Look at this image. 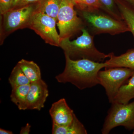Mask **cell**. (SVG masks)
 <instances>
[{"label":"cell","instance_id":"obj_1","mask_svg":"<svg viewBox=\"0 0 134 134\" xmlns=\"http://www.w3.org/2000/svg\"><path fill=\"white\" fill-rule=\"evenodd\" d=\"M66 65L64 71L55 77L59 82L70 83L81 90L91 88L99 84L98 74L105 68V62H98L87 59L74 60L65 55Z\"/></svg>","mask_w":134,"mask_h":134},{"label":"cell","instance_id":"obj_2","mask_svg":"<svg viewBox=\"0 0 134 134\" xmlns=\"http://www.w3.org/2000/svg\"><path fill=\"white\" fill-rule=\"evenodd\" d=\"M78 10L85 28L93 36L103 33L115 35L129 31L123 20L115 19L100 9Z\"/></svg>","mask_w":134,"mask_h":134},{"label":"cell","instance_id":"obj_3","mask_svg":"<svg viewBox=\"0 0 134 134\" xmlns=\"http://www.w3.org/2000/svg\"><path fill=\"white\" fill-rule=\"evenodd\" d=\"M81 31L82 35L73 41H70V38L61 41L60 47L64 51L65 55L72 60L87 59L98 62L109 58V54H105L96 48L93 41L94 36L86 28L82 29Z\"/></svg>","mask_w":134,"mask_h":134},{"label":"cell","instance_id":"obj_4","mask_svg":"<svg viewBox=\"0 0 134 134\" xmlns=\"http://www.w3.org/2000/svg\"><path fill=\"white\" fill-rule=\"evenodd\" d=\"M38 6L39 3L28 4L1 15V44L12 32L19 29L29 28L32 17L38 10Z\"/></svg>","mask_w":134,"mask_h":134},{"label":"cell","instance_id":"obj_5","mask_svg":"<svg viewBox=\"0 0 134 134\" xmlns=\"http://www.w3.org/2000/svg\"><path fill=\"white\" fill-rule=\"evenodd\" d=\"M75 6L71 0H62L57 21L60 41L65 39L70 38L85 28L83 21L77 16Z\"/></svg>","mask_w":134,"mask_h":134},{"label":"cell","instance_id":"obj_6","mask_svg":"<svg viewBox=\"0 0 134 134\" xmlns=\"http://www.w3.org/2000/svg\"><path fill=\"white\" fill-rule=\"evenodd\" d=\"M101 130L107 134L114 128L122 126L128 130L134 129V100L123 104L113 102Z\"/></svg>","mask_w":134,"mask_h":134},{"label":"cell","instance_id":"obj_7","mask_svg":"<svg viewBox=\"0 0 134 134\" xmlns=\"http://www.w3.org/2000/svg\"><path fill=\"white\" fill-rule=\"evenodd\" d=\"M134 74V70L123 67L106 68L98 72L99 84L105 89L110 103L113 102L120 88Z\"/></svg>","mask_w":134,"mask_h":134},{"label":"cell","instance_id":"obj_8","mask_svg":"<svg viewBox=\"0 0 134 134\" xmlns=\"http://www.w3.org/2000/svg\"><path fill=\"white\" fill-rule=\"evenodd\" d=\"M56 24L55 19L38 10L32 16L29 28L34 31L46 43L60 47V39L56 30Z\"/></svg>","mask_w":134,"mask_h":134},{"label":"cell","instance_id":"obj_9","mask_svg":"<svg viewBox=\"0 0 134 134\" xmlns=\"http://www.w3.org/2000/svg\"><path fill=\"white\" fill-rule=\"evenodd\" d=\"M48 96L47 85L43 80L31 82L27 98V109L40 111L44 107Z\"/></svg>","mask_w":134,"mask_h":134},{"label":"cell","instance_id":"obj_10","mask_svg":"<svg viewBox=\"0 0 134 134\" xmlns=\"http://www.w3.org/2000/svg\"><path fill=\"white\" fill-rule=\"evenodd\" d=\"M49 113L53 124L61 126L69 125L75 115L74 111L70 108L65 98L61 99L53 103Z\"/></svg>","mask_w":134,"mask_h":134},{"label":"cell","instance_id":"obj_11","mask_svg":"<svg viewBox=\"0 0 134 134\" xmlns=\"http://www.w3.org/2000/svg\"><path fill=\"white\" fill-rule=\"evenodd\" d=\"M109 59L106 61V68L123 67L134 70V48L129 49L123 54L116 56L113 53H109Z\"/></svg>","mask_w":134,"mask_h":134},{"label":"cell","instance_id":"obj_12","mask_svg":"<svg viewBox=\"0 0 134 134\" xmlns=\"http://www.w3.org/2000/svg\"><path fill=\"white\" fill-rule=\"evenodd\" d=\"M52 133L53 134H86L87 132L75 114L72 122L68 126H59L53 123Z\"/></svg>","mask_w":134,"mask_h":134},{"label":"cell","instance_id":"obj_13","mask_svg":"<svg viewBox=\"0 0 134 134\" xmlns=\"http://www.w3.org/2000/svg\"><path fill=\"white\" fill-rule=\"evenodd\" d=\"M30 84L18 86L12 89L10 96L11 101L18 107L19 110L27 109V98Z\"/></svg>","mask_w":134,"mask_h":134},{"label":"cell","instance_id":"obj_14","mask_svg":"<svg viewBox=\"0 0 134 134\" xmlns=\"http://www.w3.org/2000/svg\"><path fill=\"white\" fill-rule=\"evenodd\" d=\"M133 99H134V74L120 88L113 102L126 104Z\"/></svg>","mask_w":134,"mask_h":134},{"label":"cell","instance_id":"obj_15","mask_svg":"<svg viewBox=\"0 0 134 134\" xmlns=\"http://www.w3.org/2000/svg\"><path fill=\"white\" fill-rule=\"evenodd\" d=\"M122 20L126 23L134 38V9L123 0H114Z\"/></svg>","mask_w":134,"mask_h":134},{"label":"cell","instance_id":"obj_16","mask_svg":"<svg viewBox=\"0 0 134 134\" xmlns=\"http://www.w3.org/2000/svg\"><path fill=\"white\" fill-rule=\"evenodd\" d=\"M17 64L31 82L41 79L40 68L35 62L23 59Z\"/></svg>","mask_w":134,"mask_h":134},{"label":"cell","instance_id":"obj_17","mask_svg":"<svg viewBox=\"0 0 134 134\" xmlns=\"http://www.w3.org/2000/svg\"><path fill=\"white\" fill-rule=\"evenodd\" d=\"M62 0H42L39 3L38 11L55 19L57 21L58 13Z\"/></svg>","mask_w":134,"mask_h":134},{"label":"cell","instance_id":"obj_18","mask_svg":"<svg viewBox=\"0 0 134 134\" xmlns=\"http://www.w3.org/2000/svg\"><path fill=\"white\" fill-rule=\"evenodd\" d=\"M9 81L12 89L31 83L18 64L12 70L9 78Z\"/></svg>","mask_w":134,"mask_h":134},{"label":"cell","instance_id":"obj_19","mask_svg":"<svg viewBox=\"0 0 134 134\" xmlns=\"http://www.w3.org/2000/svg\"><path fill=\"white\" fill-rule=\"evenodd\" d=\"M100 9L115 19L122 20L119 9L114 0H98Z\"/></svg>","mask_w":134,"mask_h":134},{"label":"cell","instance_id":"obj_20","mask_svg":"<svg viewBox=\"0 0 134 134\" xmlns=\"http://www.w3.org/2000/svg\"><path fill=\"white\" fill-rule=\"evenodd\" d=\"M78 10H91L100 9L98 0H78L75 6Z\"/></svg>","mask_w":134,"mask_h":134},{"label":"cell","instance_id":"obj_21","mask_svg":"<svg viewBox=\"0 0 134 134\" xmlns=\"http://www.w3.org/2000/svg\"><path fill=\"white\" fill-rule=\"evenodd\" d=\"M12 0H0V14H4L11 9Z\"/></svg>","mask_w":134,"mask_h":134},{"label":"cell","instance_id":"obj_22","mask_svg":"<svg viewBox=\"0 0 134 134\" xmlns=\"http://www.w3.org/2000/svg\"><path fill=\"white\" fill-rule=\"evenodd\" d=\"M24 0H12L11 9H15L23 7Z\"/></svg>","mask_w":134,"mask_h":134},{"label":"cell","instance_id":"obj_23","mask_svg":"<svg viewBox=\"0 0 134 134\" xmlns=\"http://www.w3.org/2000/svg\"><path fill=\"white\" fill-rule=\"evenodd\" d=\"M31 127V126L29 123H27L25 126L22 127L20 131V134H29L30 131Z\"/></svg>","mask_w":134,"mask_h":134},{"label":"cell","instance_id":"obj_24","mask_svg":"<svg viewBox=\"0 0 134 134\" xmlns=\"http://www.w3.org/2000/svg\"><path fill=\"white\" fill-rule=\"evenodd\" d=\"M42 0H24L23 6L28 4L32 3H38L41 1Z\"/></svg>","mask_w":134,"mask_h":134},{"label":"cell","instance_id":"obj_25","mask_svg":"<svg viewBox=\"0 0 134 134\" xmlns=\"http://www.w3.org/2000/svg\"><path fill=\"white\" fill-rule=\"evenodd\" d=\"M134 9V0H123Z\"/></svg>","mask_w":134,"mask_h":134},{"label":"cell","instance_id":"obj_26","mask_svg":"<svg viewBox=\"0 0 134 134\" xmlns=\"http://www.w3.org/2000/svg\"><path fill=\"white\" fill-rule=\"evenodd\" d=\"M0 134H13V133L9 130H5L1 129H0Z\"/></svg>","mask_w":134,"mask_h":134},{"label":"cell","instance_id":"obj_27","mask_svg":"<svg viewBox=\"0 0 134 134\" xmlns=\"http://www.w3.org/2000/svg\"><path fill=\"white\" fill-rule=\"evenodd\" d=\"M71 1L74 3V4H75V6H76L77 5L78 0H71Z\"/></svg>","mask_w":134,"mask_h":134},{"label":"cell","instance_id":"obj_28","mask_svg":"<svg viewBox=\"0 0 134 134\" xmlns=\"http://www.w3.org/2000/svg\"><path fill=\"white\" fill-rule=\"evenodd\" d=\"M133 134H134V129L133 130Z\"/></svg>","mask_w":134,"mask_h":134}]
</instances>
